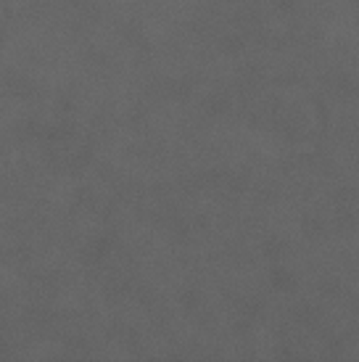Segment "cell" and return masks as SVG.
Here are the masks:
<instances>
[]
</instances>
